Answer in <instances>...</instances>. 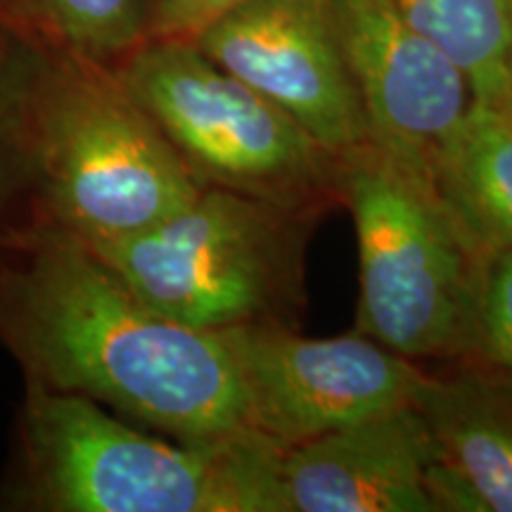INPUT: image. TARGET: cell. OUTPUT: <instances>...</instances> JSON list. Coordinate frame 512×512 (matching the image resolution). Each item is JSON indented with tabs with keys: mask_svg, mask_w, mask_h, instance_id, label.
<instances>
[{
	"mask_svg": "<svg viewBox=\"0 0 512 512\" xmlns=\"http://www.w3.org/2000/svg\"><path fill=\"white\" fill-rule=\"evenodd\" d=\"M0 339L29 382L86 396L152 432L214 441L252 430L226 332L162 316L53 223L0 268Z\"/></svg>",
	"mask_w": 512,
	"mask_h": 512,
	"instance_id": "cell-1",
	"label": "cell"
},
{
	"mask_svg": "<svg viewBox=\"0 0 512 512\" xmlns=\"http://www.w3.org/2000/svg\"><path fill=\"white\" fill-rule=\"evenodd\" d=\"M24 482L53 512H285V448L256 430L181 441L140 430L86 396L29 382Z\"/></svg>",
	"mask_w": 512,
	"mask_h": 512,
	"instance_id": "cell-2",
	"label": "cell"
},
{
	"mask_svg": "<svg viewBox=\"0 0 512 512\" xmlns=\"http://www.w3.org/2000/svg\"><path fill=\"white\" fill-rule=\"evenodd\" d=\"M27 150L50 223L88 247L155 226L204 188L117 69L60 50L36 60Z\"/></svg>",
	"mask_w": 512,
	"mask_h": 512,
	"instance_id": "cell-3",
	"label": "cell"
},
{
	"mask_svg": "<svg viewBox=\"0 0 512 512\" xmlns=\"http://www.w3.org/2000/svg\"><path fill=\"white\" fill-rule=\"evenodd\" d=\"M358 242L356 332L408 361L472 354L486 256L439 195L373 143L339 155Z\"/></svg>",
	"mask_w": 512,
	"mask_h": 512,
	"instance_id": "cell-4",
	"label": "cell"
},
{
	"mask_svg": "<svg viewBox=\"0 0 512 512\" xmlns=\"http://www.w3.org/2000/svg\"><path fill=\"white\" fill-rule=\"evenodd\" d=\"M309 219L240 192L202 188L155 226L91 249L138 299L190 328L290 325L302 302Z\"/></svg>",
	"mask_w": 512,
	"mask_h": 512,
	"instance_id": "cell-5",
	"label": "cell"
},
{
	"mask_svg": "<svg viewBox=\"0 0 512 512\" xmlns=\"http://www.w3.org/2000/svg\"><path fill=\"white\" fill-rule=\"evenodd\" d=\"M117 72L204 188L313 216L339 200V155L192 41H147Z\"/></svg>",
	"mask_w": 512,
	"mask_h": 512,
	"instance_id": "cell-6",
	"label": "cell"
},
{
	"mask_svg": "<svg viewBox=\"0 0 512 512\" xmlns=\"http://www.w3.org/2000/svg\"><path fill=\"white\" fill-rule=\"evenodd\" d=\"M223 332L245 384L247 425L283 448L413 406L427 377L418 363L361 332L311 339L287 323Z\"/></svg>",
	"mask_w": 512,
	"mask_h": 512,
	"instance_id": "cell-7",
	"label": "cell"
},
{
	"mask_svg": "<svg viewBox=\"0 0 512 512\" xmlns=\"http://www.w3.org/2000/svg\"><path fill=\"white\" fill-rule=\"evenodd\" d=\"M192 43L325 150L344 155L370 140L328 0H249Z\"/></svg>",
	"mask_w": 512,
	"mask_h": 512,
	"instance_id": "cell-8",
	"label": "cell"
},
{
	"mask_svg": "<svg viewBox=\"0 0 512 512\" xmlns=\"http://www.w3.org/2000/svg\"><path fill=\"white\" fill-rule=\"evenodd\" d=\"M368 138L434 188V166L475 95L465 74L392 0H328Z\"/></svg>",
	"mask_w": 512,
	"mask_h": 512,
	"instance_id": "cell-9",
	"label": "cell"
},
{
	"mask_svg": "<svg viewBox=\"0 0 512 512\" xmlns=\"http://www.w3.org/2000/svg\"><path fill=\"white\" fill-rule=\"evenodd\" d=\"M432 434L415 406L285 448V512H439L430 491Z\"/></svg>",
	"mask_w": 512,
	"mask_h": 512,
	"instance_id": "cell-10",
	"label": "cell"
},
{
	"mask_svg": "<svg viewBox=\"0 0 512 512\" xmlns=\"http://www.w3.org/2000/svg\"><path fill=\"white\" fill-rule=\"evenodd\" d=\"M413 406L432 434L439 512H512V377L491 366L427 373Z\"/></svg>",
	"mask_w": 512,
	"mask_h": 512,
	"instance_id": "cell-11",
	"label": "cell"
},
{
	"mask_svg": "<svg viewBox=\"0 0 512 512\" xmlns=\"http://www.w3.org/2000/svg\"><path fill=\"white\" fill-rule=\"evenodd\" d=\"M434 192L479 254L512 249V121L472 102L434 166Z\"/></svg>",
	"mask_w": 512,
	"mask_h": 512,
	"instance_id": "cell-12",
	"label": "cell"
},
{
	"mask_svg": "<svg viewBox=\"0 0 512 512\" xmlns=\"http://www.w3.org/2000/svg\"><path fill=\"white\" fill-rule=\"evenodd\" d=\"M470 83L475 102L494 105L512 48V0H392Z\"/></svg>",
	"mask_w": 512,
	"mask_h": 512,
	"instance_id": "cell-13",
	"label": "cell"
},
{
	"mask_svg": "<svg viewBox=\"0 0 512 512\" xmlns=\"http://www.w3.org/2000/svg\"><path fill=\"white\" fill-rule=\"evenodd\" d=\"M60 53L117 69L147 43L150 0H3Z\"/></svg>",
	"mask_w": 512,
	"mask_h": 512,
	"instance_id": "cell-14",
	"label": "cell"
},
{
	"mask_svg": "<svg viewBox=\"0 0 512 512\" xmlns=\"http://www.w3.org/2000/svg\"><path fill=\"white\" fill-rule=\"evenodd\" d=\"M472 354L512 377V249L489 254L482 264Z\"/></svg>",
	"mask_w": 512,
	"mask_h": 512,
	"instance_id": "cell-15",
	"label": "cell"
},
{
	"mask_svg": "<svg viewBox=\"0 0 512 512\" xmlns=\"http://www.w3.org/2000/svg\"><path fill=\"white\" fill-rule=\"evenodd\" d=\"M38 55L17 50L0 57V209L22 176H29L27 98Z\"/></svg>",
	"mask_w": 512,
	"mask_h": 512,
	"instance_id": "cell-16",
	"label": "cell"
},
{
	"mask_svg": "<svg viewBox=\"0 0 512 512\" xmlns=\"http://www.w3.org/2000/svg\"><path fill=\"white\" fill-rule=\"evenodd\" d=\"M249 0H150L147 41H195L209 24Z\"/></svg>",
	"mask_w": 512,
	"mask_h": 512,
	"instance_id": "cell-17",
	"label": "cell"
},
{
	"mask_svg": "<svg viewBox=\"0 0 512 512\" xmlns=\"http://www.w3.org/2000/svg\"><path fill=\"white\" fill-rule=\"evenodd\" d=\"M491 107H496L498 112L505 114L512 121V48L508 55V62H505V81H503V91L498 95V100Z\"/></svg>",
	"mask_w": 512,
	"mask_h": 512,
	"instance_id": "cell-18",
	"label": "cell"
}]
</instances>
